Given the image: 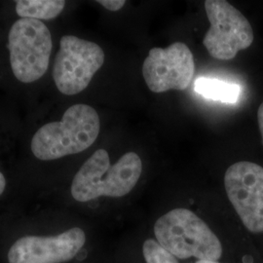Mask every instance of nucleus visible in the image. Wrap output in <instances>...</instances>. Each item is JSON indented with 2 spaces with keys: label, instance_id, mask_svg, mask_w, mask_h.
I'll return each instance as SVG.
<instances>
[{
  "label": "nucleus",
  "instance_id": "obj_1",
  "mask_svg": "<svg viewBox=\"0 0 263 263\" xmlns=\"http://www.w3.org/2000/svg\"><path fill=\"white\" fill-rule=\"evenodd\" d=\"M151 235L181 262L263 263L241 232L219 234L188 208H174L157 217Z\"/></svg>",
  "mask_w": 263,
  "mask_h": 263
},
{
  "label": "nucleus",
  "instance_id": "obj_2",
  "mask_svg": "<svg viewBox=\"0 0 263 263\" xmlns=\"http://www.w3.org/2000/svg\"><path fill=\"white\" fill-rule=\"evenodd\" d=\"M142 175L141 157L127 152L111 165L108 152L98 149L76 173L70 192L80 203L98 198H122L137 186Z\"/></svg>",
  "mask_w": 263,
  "mask_h": 263
},
{
  "label": "nucleus",
  "instance_id": "obj_3",
  "mask_svg": "<svg viewBox=\"0 0 263 263\" xmlns=\"http://www.w3.org/2000/svg\"><path fill=\"white\" fill-rule=\"evenodd\" d=\"M101 120L94 108L74 104L66 109L61 121L40 127L30 142L33 155L39 160L60 159L88 149L97 141Z\"/></svg>",
  "mask_w": 263,
  "mask_h": 263
},
{
  "label": "nucleus",
  "instance_id": "obj_4",
  "mask_svg": "<svg viewBox=\"0 0 263 263\" xmlns=\"http://www.w3.org/2000/svg\"><path fill=\"white\" fill-rule=\"evenodd\" d=\"M8 49L15 77L23 83L35 82L46 73L50 64L51 32L41 21L18 20L10 28Z\"/></svg>",
  "mask_w": 263,
  "mask_h": 263
},
{
  "label": "nucleus",
  "instance_id": "obj_5",
  "mask_svg": "<svg viewBox=\"0 0 263 263\" xmlns=\"http://www.w3.org/2000/svg\"><path fill=\"white\" fill-rule=\"evenodd\" d=\"M104 52L97 43L65 35L57 53L53 79L62 94H79L89 86L95 73L103 66Z\"/></svg>",
  "mask_w": 263,
  "mask_h": 263
},
{
  "label": "nucleus",
  "instance_id": "obj_6",
  "mask_svg": "<svg viewBox=\"0 0 263 263\" xmlns=\"http://www.w3.org/2000/svg\"><path fill=\"white\" fill-rule=\"evenodd\" d=\"M211 27L203 44L211 57L230 61L254 42V30L250 22L233 5L224 0L204 2Z\"/></svg>",
  "mask_w": 263,
  "mask_h": 263
},
{
  "label": "nucleus",
  "instance_id": "obj_7",
  "mask_svg": "<svg viewBox=\"0 0 263 263\" xmlns=\"http://www.w3.org/2000/svg\"><path fill=\"white\" fill-rule=\"evenodd\" d=\"M195 74L194 57L186 44L152 48L142 65V76L153 93L186 90Z\"/></svg>",
  "mask_w": 263,
  "mask_h": 263
},
{
  "label": "nucleus",
  "instance_id": "obj_8",
  "mask_svg": "<svg viewBox=\"0 0 263 263\" xmlns=\"http://www.w3.org/2000/svg\"><path fill=\"white\" fill-rule=\"evenodd\" d=\"M87 242L84 230L73 227L56 236L20 238L8 252L9 263H65L73 259Z\"/></svg>",
  "mask_w": 263,
  "mask_h": 263
},
{
  "label": "nucleus",
  "instance_id": "obj_9",
  "mask_svg": "<svg viewBox=\"0 0 263 263\" xmlns=\"http://www.w3.org/2000/svg\"><path fill=\"white\" fill-rule=\"evenodd\" d=\"M66 6L64 0H18L16 12L21 19L53 20Z\"/></svg>",
  "mask_w": 263,
  "mask_h": 263
},
{
  "label": "nucleus",
  "instance_id": "obj_10",
  "mask_svg": "<svg viewBox=\"0 0 263 263\" xmlns=\"http://www.w3.org/2000/svg\"><path fill=\"white\" fill-rule=\"evenodd\" d=\"M195 90L198 94L208 99L229 104L236 103L240 94V87L238 85L204 77L196 80Z\"/></svg>",
  "mask_w": 263,
  "mask_h": 263
},
{
  "label": "nucleus",
  "instance_id": "obj_11",
  "mask_svg": "<svg viewBox=\"0 0 263 263\" xmlns=\"http://www.w3.org/2000/svg\"><path fill=\"white\" fill-rule=\"evenodd\" d=\"M140 263H181L149 234L140 238Z\"/></svg>",
  "mask_w": 263,
  "mask_h": 263
},
{
  "label": "nucleus",
  "instance_id": "obj_12",
  "mask_svg": "<svg viewBox=\"0 0 263 263\" xmlns=\"http://www.w3.org/2000/svg\"><path fill=\"white\" fill-rule=\"evenodd\" d=\"M97 2L100 3L105 9L111 12H117L122 9L126 4L125 0H99Z\"/></svg>",
  "mask_w": 263,
  "mask_h": 263
},
{
  "label": "nucleus",
  "instance_id": "obj_13",
  "mask_svg": "<svg viewBox=\"0 0 263 263\" xmlns=\"http://www.w3.org/2000/svg\"><path fill=\"white\" fill-rule=\"evenodd\" d=\"M257 122H258V127H259V131L262 137L263 142V103L259 105L258 110H257Z\"/></svg>",
  "mask_w": 263,
  "mask_h": 263
},
{
  "label": "nucleus",
  "instance_id": "obj_14",
  "mask_svg": "<svg viewBox=\"0 0 263 263\" xmlns=\"http://www.w3.org/2000/svg\"><path fill=\"white\" fill-rule=\"evenodd\" d=\"M5 187H6V179H5V177L3 176V174L0 172V196L4 192Z\"/></svg>",
  "mask_w": 263,
  "mask_h": 263
}]
</instances>
